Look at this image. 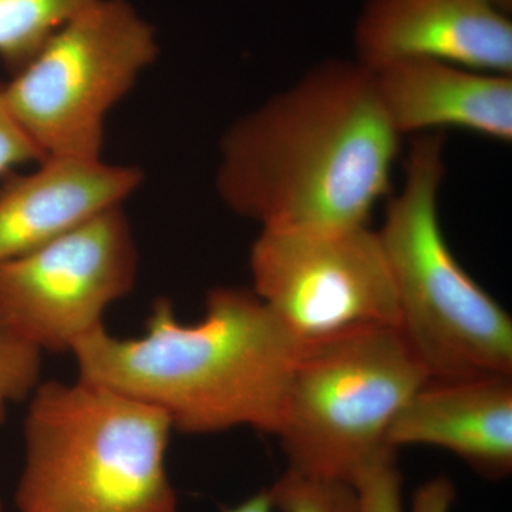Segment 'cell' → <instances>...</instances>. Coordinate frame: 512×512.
Wrapping results in <instances>:
<instances>
[{
	"mask_svg": "<svg viewBox=\"0 0 512 512\" xmlns=\"http://www.w3.org/2000/svg\"><path fill=\"white\" fill-rule=\"evenodd\" d=\"M400 141L372 69L329 59L225 131L215 187L261 229L360 227L389 195Z\"/></svg>",
	"mask_w": 512,
	"mask_h": 512,
	"instance_id": "cell-1",
	"label": "cell"
},
{
	"mask_svg": "<svg viewBox=\"0 0 512 512\" xmlns=\"http://www.w3.org/2000/svg\"><path fill=\"white\" fill-rule=\"evenodd\" d=\"M146 330L137 339L104 326L90 333L72 352L79 379L156 407L183 433L251 427L275 436L303 343L252 289H214L195 325L158 299Z\"/></svg>",
	"mask_w": 512,
	"mask_h": 512,
	"instance_id": "cell-2",
	"label": "cell"
},
{
	"mask_svg": "<svg viewBox=\"0 0 512 512\" xmlns=\"http://www.w3.org/2000/svg\"><path fill=\"white\" fill-rule=\"evenodd\" d=\"M173 430L156 407L77 380L32 393L20 512H177L165 453Z\"/></svg>",
	"mask_w": 512,
	"mask_h": 512,
	"instance_id": "cell-3",
	"label": "cell"
},
{
	"mask_svg": "<svg viewBox=\"0 0 512 512\" xmlns=\"http://www.w3.org/2000/svg\"><path fill=\"white\" fill-rule=\"evenodd\" d=\"M446 133L414 136L402 188L377 229L396 288L399 329L430 379L512 376V320L461 268L440 224Z\"/></svg>",
	"mask_w": 512,
	"mask_h": 512,
	"instance_id": "cell-4",
	"label": "cell"
},
{
	"mask_svg": "<svg viewBox=\"0 0 512 512\" xmlns=\"http://www.w3.org/2000/svg\"><path fill=\"white\" fill-rule=\"evenodd\" d=\"M429 379L396 326L303 343L275 434L288 471L353 485L396 458L387 433Z\"/></svg>",
	"mask_w": 512,
	"mask_h": 512,
	"instance_id": "cell-5",
	"label": "cell"
},
{
	"mask_svg": "<svg viewBox=\"0 0 512 512\" xmlns=\"http://www.w3.org/2000/svg\"><path fill=\"white\" fill-rule=\"evenodd\" d=\"M157 56L156 30L131 3L96 0L57 30L0 93L43 158L97 160L107 116Z\"/></svg>",
	"mask_w": 512,
	"mask_h": 512,
	"instance_id": "cell-6",
	"label": "cell"
},
{
	"mask_svg": "<svg viewBox=\"0 0 512 512\" xmlns=\"http://www.w3.org/2000/svg\"><path fill=\"white\" fill-rule=\"evenodd\" d=\"M259 299L299 342L396 326L400 313L379 231L261 229L249 255Z\"/></svg>",
	"mask_w": 512,
	"mask_h": 512,
	"instance_id": "cell-7",
	"label": "cell"
},
{
	"mask_svg": "<svg viewBox=\"0 0 512 512\" xmlns=\"http://www.w3.org/2000/svg\"><path fill=\"white\" fill-rule=\"evenodd\" d=\"M138 255L123 208L0 262V326L50 352H73L103 328L107 308L136 284Z\"/></svg>",
	"mask_w": 512,
	"mask_h": 512,
	"instance_id": "cell-8",
	"label": "cell"
},
{
	"mask_svg": "<svg viewBox=\"0 0 512 512\" xmlns=\"http://www.w3.org/2000/svg\"><path fill=\"white\" fill-rule=\"evenodd\" d=\"M512 0H366L353 30L369 69L434 59L512 76Z\"/></svg>",
	"mask_w": 512,
	"mask_h": 512,
	"instance_id": "cell-9",
	"label": "cell"
},
{
	"mask_svg": "<svg viewBox=\"0 0 512 512\" xmlns=\"http://www.w3.org/2000/svg\"><path fill=\"white\" fill-rule=\"evenodd\" d=\"M372 72L384 114L400 137L456 128L511 143L510 74L434 59L396 60Z\"/></svg>",
	"mask_w": 512,
	"mask_h": 512,
	"instance_id": "cell-10",
	"label": "cell"
},
{
	"mask_svg": "<svg viewBox=\"0 0 512 512\" xmlns=\"http://www.w3.org/2000/svg\"><path fill=\"white\" fill-rule=\"evenodd\" d=\"M0 191V262L55 241L97 215L121 207L143 183L136 167L46 157Z\"/></svg>",
	"mask_w": 512,
	"mask_h": 512,
	"instance_id": "cell-11",
	"label": "cell"
},
{
	"mask_svg": "<svg viewBox=\"0 0 512 512\" xmlns=\"http://www.w3.org/2000/svg\"><path fill=\"white\" fill-rule=\"evenodd\" d=\"M387 441L444 448L485 477L512 470V376L429 379L394 417Z\"/></svg>",
	"mask_w": 512,
	"mask_h": 512,
	"instance_id": "cell-12",
	"label": "cell"
},
{
	"mask_svg": "<svg viewBox=\"0 0 512 512\" xmlns=\"http://www.w3.org/2000/svg\"><path fill=\"white\" fill-rule=\"evenodd\" d=\"M96 0H0V59L22 69L57 30Z\"/></svg>",
	"mask_w": 512,
	"mask_h": 512,
	"instance_id": "cell-13",
	"label": "cell"
},
{
	"mask_svg": "<svg viewBox=\"0 0 512 512\" xmlns=\"http://www.w3.org/2000/svg\"><path fill=\"white\" fill-rule=\"evenodd\" d=\"M274 510L281 512H356V491L350 484L301 476L286 470L268 488Z\"/></svg>",
	"mask_w": 512,
	"mask_h": 512,
	"instance_id": "cell-14",
	"label": "cell"
},
{
	"mask_svg": "<svg viewBox=\"0 0 512 512\" xmlns=\"http://www.w3.org/2000/svg\"><path fill=\"white\" fill-rule=\"evenodd\" d=\"M42 369V350L0 326V424L8 407L35 392Z\"/></svg>",
	"mask_w": 512,
	"mask_h": 512,
	"instance_id": "cell-15",
	"label": "cell"
},
{
	"mask_svg": "<svg viewBox=\"0 0 512 512\" xmlns=\"http://www.w3.org/2000/svg\"><path fill=\"white\" fill-rule=\"evenodd\" d=\"M402 485L396 458L370 468L353 484L356 512H403Z\"/></svg>",
	"mask_w": 512,
	"mask_h": 512,
	"instance_id": "cell-16",
	"label": "cell"
},
{
	"mask_svg": "<svg viewBox=\"0 0 512 512\" xmlns=\"http://www.w3.org/2000/svg\"><path fill=\"white\" fill-rule=\"evenodd\" d=\"M42 160V153L13 119L0 93V175L16 165Z\"/></svg>",
	"mask_w": 512,
	"mask_h": 512,
	"instance_id": "cell-17",
	"label": "cell"
},
{
	"mask_svg": "<svg viewBox=\"0 0 512 512\" xmlns=\"http://www.w3.org/2000/svg\"><path fill=\"white\" fill-rule=\"evenodd\" d=\"M454 500L456 488L450 478L434 477L417 488L410 512H450Z\"/></svg>",
	"mask_w": 512,
	"mask_h": 512,
	"instance_id": "cell-18",
	"label": "cell"
},
{
	"mask_svg": "<svg viewBox=\"0 0 512 512\" xmlns=\"http://www.w3.org/2000/svg\"><path fill=\"white\" fill-rule=\"evenodd\" d=\"M274 505H272L271 497H269L268 490L261 491V493L252 495L251 498L245 500L244 503L231 508L227 512H272Z\"/></svg>",
	"mask_w": 512,
	"mask_h": 512,
	"instance_id": "cell-19",
	"label": "cell"
},
{
	"mask_svg": "<svg viewBox=\"0 0 512 512\" xmlns=\"http://www.w3.org/2000/svg\"><path fill=\"white\" fill-rule=\"evenodd\" d=\"M0 512H5V511H3L2 504H0Z\"/></svg>",
	"mask_w": 512,
	"mask_h": 512,
	"instance_id": "cell-20",
	"label": "cell"
}]
</instances>
